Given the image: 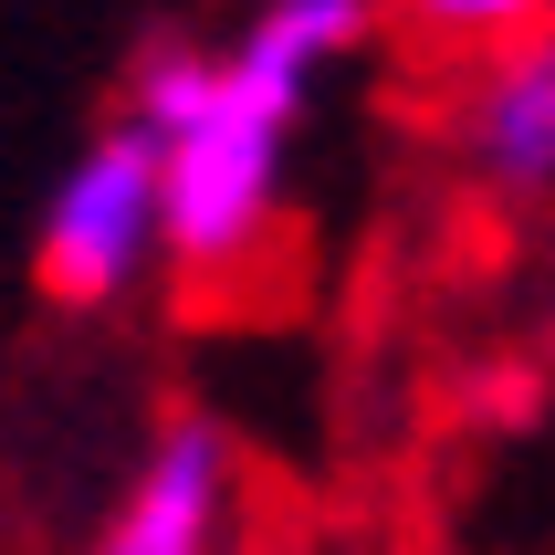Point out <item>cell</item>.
I'll return each mask as SVG.
<instances>
[{
	"label": "cell",
	"instance_id": "6da1fadb",
	"mask_svg": "<svg viewBox=\"0 0 555 555\" xmlns=\"http://www.w3.org/2000/svg\"><path fill=\"white\" fill-rule=\"evenodd\" d=\"M357 42H367V0H262L231 53H199V42L137 53L126 116L168 137V262L220 273L273 231L283 137Z\"/></svg>",
	"mask_w": 555,
	"mask_h": 555
},
{
	"label": "cell",
	"instance_id": "277c9868",
	"mask_svg": "<svg viewBox=\"0 0 555 555\" xmlns=\"http://www.w3.org/2000/svg\"><path fill=\"white\" fill-rule=\"evenodd\" d=\"M462 147L493 189H555V22L493 42L462 105Z\"/></svg>",
	"mask_w": 555,
	"mask_h": 555
},
{
	"label": "cell",
	"instance_id": "5b68a950",
	"mask_svg": "<svg viewBox=\"0 0 555 555\" xmlns=\"http://www.w3.org/2000/svg\"><path fill=\"white\" fill-rule=\"evenodd\" d=\"M399 11L430 31V42H462V53H493V42H514V31L555 22V0H399Z\"/></svg>",
	"mask_w": 555,
	"mask_h": 555
},
{
	"label": "cell",
	"instance_id": "7a4b0ae2",
	"mask_svg": "<svg viewBox=\"0 0 555 555\" xmlns=\"http://www.w3.org/2000/svg\"><path fill=\"white\" fill-rule=\"evenodd\" d=\"M157 251H168V137L147 116H126L63 168L53 210H42V242H31V283L53 305L94 314L116 294H137V273Z\"/></svg>",
	"mask_w": 555,
	"mask_h": 555
},
{
	"label": "cell",
	"instance_id": "3957f363",
	"mask_svg": "<svg viewBox=\"0 0 555 555\" xmlns=\"http://www.w3.org/2000/svg\"><path fill=\"white\" fill-rule=\"evenodd\" d=\"M220 534H231V440L210 420H179V430L147 440L126 503L105 514V545L116 555H210Z\"/></svg>",
	"mask_w": 555,
	"mask_h": 555
}]
</instances>
